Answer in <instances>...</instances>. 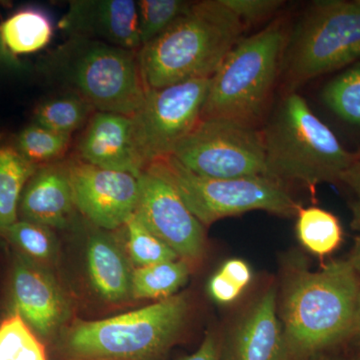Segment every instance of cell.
Instances as JSON below:
<instances>
[{
    "label": "cell",
    "instance_id": "1",
    "mask_svg": "<svg viewBox=\"0 0 360 360\" xmlns=\"http://www.w3.org/2000/svg\"><path fill=\"white\" fill-rule=\"evenodd\" d=\"M359 293L360 278L348 259L316 271L292 269L283 302L288 360L312 356L354 338Z\"/></svg>",
    "mask_w": 360,
    "mask_h": 360
},
{
    "label": "cell",
    "instance_id": "2",
    "mask_svg": "<svg viewBox=\"0 0 360 360\" xmlns=\"http://www.w3.org/2000/svg\"><path fill=\"white\" fill-rule=\"evenodd\" d=\"M245 30L221 0L193 1L184 15L139 51L146 89L212 77Z\"/></svg>",
    "mask_w": 360,
    "mask_h": 360
},
{
    "label": "cell",
    "instance_id": "3",
    "mask_svg": "<svg viewBox=\"0 0 360 360\" xmlns=\"http://www.w3.org/2000/svg\"><path fill=\"white\" fill-rule=\"evenodd\" d=\"M39 68L49 82L82 97L96 111L132 117L148 94L139 52L96 40L68 37Z\"/></svg>",
    "mask_w": 360,
    "mask_h": 360
},
{
    "label": "cell",
    "instance_id": "4",
    "mask_svg": "<svg viewBox=\"0 0 360 360\" xmlns=\"http://www.w3.org/2000/svg\"><path fill=\"white\" fill-rule=\"evenodd\" d=\"M262 134L269 179L285 186L298 182L311 193L319 184L340 182L359 156L343 148L307 101L293 91L286 94Z\"/></svg>",
    "mask_w": 360,
    "mask_h": 360
},
{
    "label": "cell",
    "instance_id": "5",
    "mask_svg": "<svg viewBox=\"0 0 360 360\" xmlns=\"http://www.w3.org/2000/svg\"><path fill=\"white\" fill-rule=\"evenodd\" d=\"M188 302L167 300L101 321H77L63 331L58 352L65 360H160L184 328Z\"/></svg>",
    "mask_w": 360,
    "mask_h": 360
},
{
    "label": "cell",
    "instance_id": "6",
    "mask_svg": "<svg viewBox=\"0 0 360 360\" xmlns=\"http://www.w3.org/2000/svg\"><path fill=\"white\" fill-rule=\"evenodd\" d=\"M288 41V28L281 18L239 40L210 79L200 120H226L257 127Z\"/></svg>",
    "mask_w": 360,
    "mask_h": 360
},
{
    "label": "cell",
    "instance_id": "7",
    "mask_svg": "<svg viewBox=\"0 0 360 360\" xmlns=\"http://www.w3.org/2000/svg\"><path fill=\"white\" fill-rule=\"evenodd\" d=\"M283 60L292 89L359 61L360 0L314 2L288 39Z\"/></svg>",
    "mask_w": 360,
    "mask_h": 360
},
{
    "label": "cell",
    "instance_id": "8",
    "mask_svg": "<svg viewBox=\"0 0 360 360\" xmlns=\"http://www.w3.org/2000/svg\"><path fill=\"white\" fill-rule=\"evenodd\" d=\"M146 169L172 184L194 217L206 226L251 210L293 217L302 208L284 184L269 177L201 176L186 169L172 156L155 161Z\"/></svg>",
    "mask_w": 360,
    "mask_h": 360
},
{
    "label": "cell",
    "instance_id": "9",
    "mask_svg": "<svg viewBox=\"0 0 360 360\" xmlns=\"http://www.w3.org/2000/svg\"><path fill=\"white\" fill-rule=\"evenodd\" d=\"M170 156L201 176L269 177L262 131L231 120H200Z\"/></svg>",
    "mask_w": 360,
    "mask_h": 360
},
{
    "label": "cell",
    "instance_id": "10",
    "mask_svg": "<svg viewBox=\"0 0 360 360\" xmlns=\"http://www.w3.org/2000/svg\"><path fill=\"white\" fill-rule=\"evenodd\" d=\"M210 78H196L148 89L134 116L135 146L144 167L174 153L200 120Z\"/></svg>",
    "mask_w": 360,
    "mask_h": 360
},
{
    "label": "cell",
    "instance_id": "11",
    "mask_svg": "<svg viewBox=\"0 0 360 360\" xmlns=\"http://www.w3.org/2000/svg\"><path fill=\"white\" fill-rule=\"evenodd\" d=\"M134 215L187 264L201 259L205 251L203 225L191 213L172 184L146 169L139 177Z\"/></svg>",
    "mask_w": 360,
    "mask_h": 360
},
{
    "label": "cell",
    "instance_id": "12",
    "mask_svg": "<svg viewBox=\"0 0 360 360\" xmlns=\"http://www.w3.org/2000/svg\"><path fill=\"white\" fill-rule=\"evenodd\" d=\"M68 172L77 212L101 229L124 226L139 200V177L94 167L68 156Z\"/></svg>",
    "mask_w": 360,
    "mask_h": 360
},
{
    "label": "cell",
    "instance_id": "13",
    "mask_svg": "<svg viewBox=\"0 0 360 360\" xmlns=\"http://www.w3.org/2000/svg\"><path fill=\"white\" fill-rule=\"evenodd\" d=\"M13 253L9 272L13 312L20 315L40 340H51L68 321L70 302L51 269Z\"/></svg>",
    "mask_w": 360,
    "mask_h": 360
},
{
    "label": "cell",
    "instance_id": "14",
    "mask_svg": "<svg viewBox=\"0 0 360 360\" xmlns=\"http://www.w3.org/2000/svg\"><path fill=\"white\" fill-rule=\"evenodd\" d=\"M58 25L68 37L96 40L135 52L141 49L134 0H72Z\"/></svg>",
    "mask_w": 360,
    "mask_h": 360
},
{
    "label": "cell",
    "instance_id": "15",
    "mask_svg": "<svg viewBox=\"0 0 360 360\" xmlns=\"http://www.w3.org/2000/svg\"><path fill=\"white\" fill-rule=\"evenodd\" d=\"M71 156L89 165L139 177L146 170L137 153L129 116L96 111L77 137Z\"/></svg>",
    "mask_w": 360,
    "mask_h": 360
},
{
    "label": "cell",
    "instance_id": "16",
    "mask_svg": "<svg viewBox=\"0 0 360 360\" xmlns=\"http://www.w3.org/2000/svg\"><path fill=\"white\" fill-rule=\"evenodd\" d=\"M68 158L35 170L21 193L18 219L51 229H65L73 221L77 210L73 200Z\"/></svg>",
    "mask_w": 360,
    "mask_h": 360
},
{
    "label": "cell",
    "instance_id": "17",
    "mask_svg": "<svg viewBox=\"0 0 360 360\" xmlns=\"http://www.w3.org/2000/svg\"><path fill=\"white\" fill-rule=\"evenodd\" d=\"M229 360H288L276 288H270L239 324Z\"/></svg>",
    "mask_w": 360,
    "mask_h": 360
},
{
    "label": "cell",
    "instance_id": "18",
    "mask_svg": "<svg viewBox=\"0 0 360 360\" xmlns=\"http://www.w3.org/2000/svg\"><path fill=\"white\" fill-rule=\"evenodd\" d=\"M87 245V272L96 295L111 303L132 297L134 270L115 241L97 232L90 236Z\"/></svg>",
    "mask_w": 360,
    "mask_h": 360
},
{
    "label": "cell",
    "instance_id": "19",
    "mask_svg": "<svg viewBox=\"0 0 360 360\" xmlns=\"http://www.w3.org/2000/svg\"><path fill=\"white\" fill-rule=\"evenodd\" d=\"M53 33V21L41 7H20L0 23V42L15 61H20V56L44 49Z\"/></svg>",
    "mask_w": 360,
    "mask_h": 360
},
{
    "label": "cell",
    "instance_id": "20",
    "mask_svg": "<svg viewBox=\"0 0 360 360\" xmlns=\"http://www.w3.org/2000/svg\"><path fill=\"white\" fill-rule=\"evenodd\" d=\"M39 167L21 155L14 137L0 134V233L18 220V205Z\"/></svg>",
    "mask_w": 360,
    "mask_h": 360
},
{
    "label": "cell",
    "instance_id": "21",
    "mask_svg": "<svg viewBox=\"0 0 360 360\" xmlns=\"http://www.w3.org/2000/svg\"><path fill=\"white\" fill-rule=\"evenodd\" d=\"M96 111L82 97L63 91L37 104L32 122L58 134L72 135L84 129Z\"/></svg>",
    "mask_w": 360,
    "mask_h": 360
},
{
    "label": "cell",
    "instance_id": "22",
    "mask_svg": "<svg viewBox=\"0 0 360 360\" xmlns=\"http://www.w3.org/2000/svg\"><path fill=\"white\" fill-rule=\"evenodd\" d=\"M296 233L302 245L319 257L331 255L342 243L340 219L322 208H300L297 213Z\"/></svg>",
    "mask_w": 360,
    "mask_h": 360
},
{
    "label": "cell",
    "instance_id": "23",
    "mask_svg": "<svg viewBox=\"0 0 360 360\" xmlns=\"http://www.w3.org/2000/svg\"><path fill=\"white\" fill-rule=\"evenodd\" d=\"M189 277V265L182 259L139 267L132 272V297L167 300L175 295Z\"/></svg>",
    "mask_w": 360,
    "mask_h": 360
},
{
    "label": "cell",
    "instance_id": "24",
    "mask_svg": "<svg viewBox=\"0 0 360 360\" xmlns=\"http://www.w3.org/2000/svg\"><path fill=\"white\" fill-rule=\"evenodd\" d=\"M0 238L13 248V252L33 264L49 269L58 252L53 229L44 225L18 219L0 233Z\"/></svg>",
    "mask_w": 360,
    "mask_h": 360
},
{
    "label": "cell",
    "instance_id": "25",
    "mask_svg": "<svg viewBox=\"0 0 360 360\" xmlns=\"http://www.w3.org/2000/svg\"><path fill=\"white\" fill-rule=\"evenodd\" d=\"M13 137L21 155L39 167L66 160L73 146L72 135L58 134L33 122Z\"/></svg>",
    "mask_w": 360,
    "mask_h": 360
},
{
    "label": "cell",
    "instance_id": "26",
    "mask_svg": "<svg viewBox=\"0 0 360 360\" xmlns=\"http://www.w3.org/2000/svg\"><path fill=\"white\" fill-rule=\"evenodd\" d=\"M0 360H49L42 341L16 312L0 322Z\"/></svg>",
    "mask_w": 360,
    "mask_h": 360
},
{
    "label": "cell",
    "instance_id": "27",
    "mask_svg": "<svg viewBox=\"0 0 360 360\" xmlns=\"http://www.w3.org/2000/svg\"><path fill=\"white\" fill-rule=\"evenodd\" d=\"M322 98L341 120L360 127V60L329 82Z\"/></svg>",
    "mask_w": 360,
    "mask_h": 360
},
{
    "label": "cell",
    "instance_id": "28",
    "mask_svg": "<svg viewBox=\"0 0 360 360\" xmlns=\"http://www.w3.org/2000/svg\"><path fill=\"white\" fill-rule=\"evenodd\" d=\"M193 1L186 0H139L137 4L141 47L167 30L184 15Z\"/></svg>",
    "mask_w": 360,
    "mask_h": 360
},
{
    "label": "cell",
    "instance_id": "29",
    "mask_svg": "<svg viewBox=\"0 0 360 360\" xmlns=\"http://www.w3.org/2000/svg\"><path fill=\"white\" fill-rule=\"evenodd\" d=\"M127 229V248L132 262L139 267L180 259L160 238L132 215L124 225Z\"/></svg>",
    "mask_w": 360,
    "mask_h": 360
},
{
    "label": "cell",
    "instance_id": "30",
    "mask_svg": "<svg viewBox=\"0 0 360 360\" xmlns=\"http://www.w3.org/2000/svg\"><path fill=\"white\" fill-rule=\"evenodd\" d=\"M229 11L245 25H255L271 18L283 6L281 0H221Z\"/></svg>",
    "mask_w": 360,
    "mask_h": 360
},
{
    "label": "cell",
    "instance_id": "31",
    "mask_svg": "<svg viewBox=\"0 0 360 360\" xmlns=\"http://www.w3.org/2000/svg\"><path fill=\"white\" fill-rule=\"evenodd\" d=\"M340 182L345 184L352 194V227L360 236V156L341 175Z\"/></svg>",
    "mask_w": 360,
    "mask_h": 360
},
{
    "label": "cell",
    "instance_id": "32",
    "mask_svg": "<svg viewBox=\"0 0 360 360\" xmlns=\"http://www.w3.org/2000/svg\"><path fill=\"white\" fill-rule=\"evenodd\" d=\"M208 291L215 302L222 303V304L233 302L243 293L240 288L234 285L219 271H217L210 278V283H208Z\"/></svg>",
    "mask_w": 360,
    "mask_h": 360
},
{
    "label": "cell",
    "instance_id": "33",
    "mask_svg": "<svg viewBox=\"0 0 360 360\" xmlns=\"http://www.w3.org/2000/svg\"><path fill=\"white\" fill-rule=\"evenodd\" d=\"M219 271L243 291L250 283L252 278L250 265L243 260L236 259V258L224 262Z\"/></svg>",
    "mask_w": 360,
    "mask_h": 360
},
{
    "label": "cell",
    "instance_id": "34",
    "mask_svg": "<svg viewBox=\"0 0 360 360\" xmlns=\"http://www.w3.org/2000/svg\"><path fill=\"white\" fill-rule=\"evenodd\" d=\"M180 360H220L219 342L215 336L207 333L198 349Z\"/></svg>",
    "mask_w": 360,
    "mask_h": 360
},
{
    "label": "cell",
    "instance_id": "35",
    "mask_svg": "<svg viewBox=\"0 0 360 360\" xmlns=\"http://www.w3.org/2000/svg\"><path fill=\"white\" fill-rule=\"evenodd\" d=\"M347 259L349 260L350 264H352L360 278V236H357L355 238L354 248H352V252H350L349 257Z\"/></svg>",
    "mask_w": 360,
    "mask_h": 360
},
{
    "label": "cell",
    "instance_id": "36",
    "mask_svg": "<svg viewBox=\"0 0 360 360\" xmlns=\"http://www.w3.org/2000/svg\"><path fill=\"white\" fill-rule=\"evenodd\" d=\"M0 65L9 66V68H18L20 66V61L13 60L8 54L4 51L2 47L1 42H0Z\"/></svg>",
    "mask_w": 360,
    "mask_h": 360
},
{
    "label": "cell",
    "instance_id": "37",
    "mask_svg": "<svg viewBox=\"0 0 360 360\" xmlns=\"http://www.w3.org/2000/svg\"><path fill=\"white\" fill-rule=\"evenodd\" d=\"M354 336L360 338V293L357 300L356 314H355Z\"/></svg>",
    "mask_w": 360,
    "mask_h": 360
},
{
    "label": "cell",
    "instance_id": "38",
    "mask_svg": "<svg viewBox=\"0 0 360 360\" xmlns=\"http://www.w3.org/2000/svg\"><path fill=\"white\" fill-rule=\"evenodd\" d=\"M350 360H357V359H350Z\"/></svg>",
    "mask_w": 360,
    "mask_h": 360
}]
</instances>
